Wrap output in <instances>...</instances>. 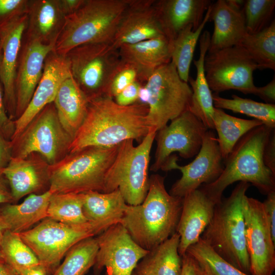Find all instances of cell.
<instances>
[{"label": "cell", "mask_w": 275, "mask_h": 275, "mask_svg": "<svg viewBox=\"0 0 275 275\" xmlns=\"http://www.w3.org/2000/svg\"><path fill=\"white\" fill-rule=\"evenodd\" d=\"M257 64L259 69L275 70V21L260 32L246 34L239 45Z\"/></svg>", "instance_id": "cell-34"}, {"label": "cell", "mask_w": 275, "mask_h": 275, "mask_svg": "<svg viewBox=\"0 0 275 275\" xmlns=\"http://www.w3.org/2000/svg\"><path fill=\"white\" fill-rule=\"evenodd\" d=\"M132 275H141V274H138V273H136L133 272Z\"/></svg>", "instance_id": "cell-57"}, {"label": "cell", "mask_w": 275, "mask_h": 275, "mask_svg": "<svg viewBox=\"0 0 275 275\" xmlns=\"http://www.w3.org/2000/svg\"><path fill=\"white\" fill-rule=\"evenodd\" d=\"M118 50L121 60L136 68L144 84L154 70L171 62L169 42L164 36L124 44Z\"/></svg>", "instance_id": "cell-27"}, {"label": "cell", "mask_w": 275, "mask_h": 275, "mask_svg": "<svg viewBox=\"0 0 275 275\" xmlns=\"http://www.w3.org/2000/svg\"><path fill=\"white\" fill-rule=\"evenodd\" d=\"M1 251L2 258L16 270L40 264L35 254L18 233L4 232Z\"/></svg>", "instance_id": "cell-39"}, {"label": "cell", "mask_w": 275, "mask_h": 275, "mask_svg": "<svg viewBox=\"0 0 275 275\" xmlns=\"http://www.w3.org/2000/svg\"><path fill=\"white\" fill-rule=\"evenodd\" d=\"M262 203L272 239L275 241V191L268 194Z\"/></svg>", "instance_id": "cell-45"}, {"label": "cell", "mask_w": 275, "mask_h": 275, "mask_svg": "<svg viewBox=\"0 0 275 275\" xmlns=\"http://www.w3.org/2000/svg\"><path fill=\"white\" fill-rule=\"evenodd\" d=\"M178 159L176 154H172L160 170H178L181 172V178L172 185L169 192L172 196L181 198L203 184L216 180L224 168L217 138L210 129L205 132L200 150L191 162L182 166L177 163Z\"/></svg>", "instance_id": "cell-13"}, {"label": "cell", "mask_w": 275, "mask_h": 275, "mask_svg": "<svg viewBox=\"0 0 275 275\" xmlns=\"http://www.w3.org/2000/svg\"><path fill=\"white\" fill-rule=\"evenodd\" d=\"M28 15L26 39L55 45L66 17L59 0L30 1Z\"/></svg>", "instance_id": "cell-25"}, {"label": "cell", "mask_w": 275, "mask_h": 275, "mask_svg": "<svg viewBox=\"0 0 275 275\" xmlns=\"http://www.w3.org/2000/svg\"><path fill=\"white\" fill-rule=\"evenodd\" d=\"M274 129L263 124L245 134L224 161L219 177L199 188L215 204L221 201L225 189L237 181L251 184L263 195L275 191V174L263 158L264 148Z\"/></svg>", "instance_id": "cell-3"}, {"label": "cell", "mask_w": 275, "mask_h": 275, "mask_svg": "<svg viewBox=\"0 0 275 275\" xmlns=\"http://www.w3.org/2000/svg\"><path fill=\"white\" fill-rule=\"evenodd\" d=\"M5 231L3 229L1 224H0V258L2 257L1 255V241L2 239V236L3 233Z\"/></svg>", "instance_id": "cell-55"}, {"label": "cell", "mask_w": 275, "mask_h": 275, "mask_svg": "<svg viewBox=\"0 0 275 275\" xmlns=\"http://www.w3.org/2000/svg\"><path fill=\"white\" fill-rule=\"evenodd\" d=\"M263 158L265 166L275 174V131H272L264 148Z\"/></svg>", "instance_id": "cell-47"}, {"label": "cell", "mask_w": 275, "mask_h": 275, "mask_svg": "<svg viewBox=\"0 0 275 275\" xmlns=\"http://www.w3.org/2000/svg\"><path fill=\"white\" fill-rule=\"evenodd\" d=\"M242 210L251 275H272L275 269V241L263 203L245 195Z\"/></svg>", "instance_id": "cell-14"}, {"label": "cell", "mask_w": 275, "mask_h": 275, "mask_svg": "<svg viewBox=\"0 0 275 275\" xmlns=\"http://www.w3.org/2000/svg\"><path fill=\"white\" fill-rule=\"evenodd\" d=\"M149 100V93L145 84H144L140 88L137 102L138 103L147 105Z\"/></svg>", "instance_id": "cell-54"}, {"label": "cell", "mask_w": 275, "mask_h": 275, "mask_svg": "<svg viewBox=\"0 0 275 275\" xmlns=\"http://www.w3.org/2000/svg\"><path fill=\"white\" fill-rule=\"evenodd\" d=\"M143 84L140 81L133 82L116 95L114 100L121 106H128L136 103L139 90Z\"/></svg>", "instance_id": "cell-44"}, {"label": "cell", "mask_w": 275, "mask_h": 275, "mask_svg": "<svg viewBox=\"0 0 275 275\" xmlns=\"http://www.w3.org/2000/svg\"><path fill=\"white\" fill-rule=\"evenodd\" d=\"M85 0H59L61 8L65 15H69L79 9Z\"/></svg>", "instance_id": "cell-51"}, {"label": "cell", "mask_w": 275, "mask_h": 275, "mask_svg": "<svg viewBox=\"0 0 275 275\" xmlns=\"http://www.w3.org/2000/svg\"><path fill=\"white\" fill-rule=\"evenodd\" d=\"M72 140L62 126L52 102L11 140L12 157L24 158L36 153L52 165L69 153Z\"/></svg>", "instance_id": "cell-9"}, {"label": "cell", "mask_w": 275, "mask_h": 275, "mask_svg": "<svg viewBox=\"0 0 275 275\" xmlns=\"http://www.w3.org/2000/svg\"><path fill=\"white\" fill-rule=\"evenodd\" d=\"M145 85L149 93L147 120L149 131L157 132L169 121L188 110L191 88L180 78L171 61L154 70Z\"/></svg>", "instance_id": "cell-11"}, {"label": "cell", "mask_w": 275, "mask_h": 275, "mask_svg": "<svg viewBox=\"0 0 275 275\" xmlns=\"http://www.w3.org/2000/svg\"><path fill=\"white\" fill-rule=\"evenodd\" d=\"M148 112L147 105L121 106L108 96L90 100L69 153L89 146L113 147L130 139L140 143L149 132Z\"/></svg>", "instance_id": "cell-1"}, {"label": "cell", "mask_w": 275, "mask_h": 275, "mask_svg": "<svg viewBox=\"0 0 275 275\" xmlns=\"http://www.w3.org/2000/svg\"><path fill=\"white\" fill-rule=\"evenodd\" d=\"M14 203L8 183L0 171V205Z\"/></svg>", "instance_id": "cell-50"}, {"label": "cell", "mask_w": 275, "mask_h": 275, "mask_svg": "<svg viewBox=\"0 0 275 275\" xmlns=\"http://www.w3.org/2000/svg\"><path fill=\"white\" fill-rule=\"evenodd\" d=\"M274 8V0L244 1L242 10L247 33L255 34L266 27Z\"/></svg>", "instance_id": "cell-40"}, {"label": "cell", "mask_w": 275, "mask_h": 275, "mask_svg": "<svg viewBox=\"0 0 275 275\" xmlns=\"http://www.w3.org/2000/svg\"><path fill=\"white\" fill-rule=\"evenodd\" d=\"M215 205L200 188L183 198L176 231L180 236L178 252L181 257L190 245L199 240L212 218Z\"/></svg>", "instance_id": "cell-22"}, {"label": "cell", "mask_w": 275, "mask_h": 275, "mask_svg": "<svg viewBox=\"0 0 275 275\" xmlns=\"http://www.w3.org/2000/svg\"><path fill=\"white\" fill-rule=\"evenodd\" d=\"M11 157V142L0 133V171L8 164Z\"/></svg>", "instance_id": "cell-49"}, {"label": "cell", "mask_w": 275, "mask_h": 275, "mask_svg": "<svg viewBox=\"0 0 275 275\" xmlns=\"http://www.w3.org/2000/svg\"><path fill=\"white\" fill-rule=\"evenodd\" d=\"M70 75L66 56L52 51L45 60L42 77L29 105L14 121L15 130L12 138L18 134L45 106L53 102L61 84Z\"/></svg>", "instance_id": "cell-21"}, {"label": "cell", "mask_w": 275, "mask_h": 275, "mask_svg": "<svg viewBox=\"0 0 275 275\" xmlns=\"http://www.w3.org/2000/svg\"><path fill=\"white\" fill-rule=\"evenodd\" d=\"M48 189L40 194H30L20 204L0 205V224L4 231L21 233L47 218L50 198Z\"/></svg>", "instance_id": "cell-26"}, {"label": "cell", "mask_w": 275, "mask_h": 275, "mask_svg": "<svg viewBox=\"0 0 275 275\" xmlns=\"http://www.w3.org/2000/svg\"><path fill=\"white\" fill-rule=\"evenodd\" d=\"M204 66L207 83L214 93L235 90L256 95L258 87L254 82L253 73L259 67L242 46L208 52Z\"/></svg>", "instance_id": "cell-12"}, {"label": "cell", "mask_w": 275, "mask_h": 275, "mask_svg": "<svg viewBox=\"0 0 275 275\" xmlns=\"http://www.w3.org/2000/svg\"><path fill=\"white\" fill-rule=\"evenodd\" d=\"M183 198L168 193L164 177L153 174L143 202L127 204L120 223L141 248L151 251L176 231L181 213Z\"/></svg>", "instance_id": "cell-2"}, {"label": "cell", "mask_w": 275, "mask_h": 275, "mask_svg": "<svg viewBox=\"0 0 275 275\" xmlns=\"http://www.w3.org/2000/svg\"><path fill=\"white\" fill-rule=\"evenodd\" d=\"M98 250L96 237L82 240L68 251L52 275H86L95 263Z\"/></svg>", "instance_id": "cell-35"}, {"label": "cell", "mask_w": 275, "mask_h": 275, "mask_svg": "<svg viewBox=\"0 0 275 275\" xmlns=\"http://www.w3.org/2000/svg\"><path fill=\"white\" fill-rule=\"evenodd\" d=\"M180 236L175 232L144 257L133 272L141 275H181L182 257L178 252Z\"/></svg>", "instance_id": "cell-31"}, {"label": "cell", "mask_w": 275, "mask_h": 275, "mask_svg": "<svg viewBox=\"0 0 275 275\" xmlns=\"http://www.w3.org/2000/svg\"><path fill=\"white\" fill-rule=\"evenodd\" d=\"M156 132L150 131L139 144L127 140L118 146L116 156L105 177L103 193L118 189L126 203L141 204L147 194L150 152Z\"/></svg>", "instance_id": "cell-7"}, {"label": "cell", "mask_w": 275, "mask_h": 275, "mask_svg": "<svg viewBox=\"0 0 275 275\" xmlns=\"http://www.w3.org/2000/svg\"><path fill=\"white\" fill-rule=\"evenodd\" d=\"M1 85L0 81V133L5 139L10 141L14 134L15 127L14 121L7 114Z\"/></svg>", "instance_id": "cell-43"}, {"label": "cell", "mask_w": 275, "mask_h": 275, "mask_svg": "<svg viewBox=\"0 0 275 275\" xmlns=\"http://www.w3.org/2000/svg\"><path fill=\"white\" fill-rule=\"evenodd\" d=\"M135 81L142 82L136 68L133 65L121 60V62L111 82L109 97L114 98L125 88Z\"/></svg>", "instance_id": "cell-41"}, {"label": "cell", "mask_w": 275, "mask_h": 275, "mask_svg": "<svg viewBox=\"0 0 275 275\" xmlns=\"http://www.w3.org/2000/svg\"><path fill=\"white\" fill-rule=\"evenodd\" d=\"M83 194V212L88 222L104 231L121 222L127 204L118 189L107 193L90 191Z\"/></svg>", "instance_id": "cell-30"}, {"label": "cell", "mask_w": 275, "mask_h": 275, "mask_svg": "<svg viewBox=\"0 0 275 275\" xmlns=\"http://www.w3.org/2000/svg\"><path fill=\"white\" fill-rule=\"evenodd\" d=\"M211 5L207 9L199 26L193 31L189 25L182 30L176 37L169 42L171 61L174 64L180 78L188 82L189 69L197 43L202 30L209 20Z\"/></svg>", "instance_id": "cell-32"}, {"label": "cell", "mask_w": 275, "mask_h": 275, "mask_svg": "<svg viewBox=\"0 0 275 275\" xmlns=\"http://www.w3.org/2000/svg\"><path fill=\"white\" fill-rule=\"evenodd\" d=\"M1 53H2V50H1V42H0V61H1Z\"/></svg>", "instance_id": "cell-56"}, {"label": "cell", "mask_w": 275, "mask_h": 275, "mask_svg": "<svg viewBox=\"0 0 275 275\" xmlns=\"http://www.w3.org/2000/svg\"><path fill=\"white\" fill-rule=\"evenodd\" d=\"M0 275H19L17 270L7 263L2 257L0 258Z\"/></svg>", "instance_id": "cell-53"}, {"label": "cell", "mask_w": 275, "mask_h": 275, "mask_svg": "<svg viewBox=\"0 0 275 275\" xmlns=\"http://www.w3.org/2000/svg\"><path fill=\"white\" fill-rule=\"evenodd\" d=\"M208 130L189 110H186L157 131L156 148L150 170L157 172L173 152L183 158L196 156L201 148L205 132Z\"/></svg>", "instance_id": "cell-16"}, {"label": "cell", "mask_w": 275, "mask_h": 275, "mask_svg": "<svg viewBox=\"0 0 275 275\" xmlns=\"http://www.w3.org/2000/svg\"><path fill=\"white\" fill-rule=\"evenodd\" d=\"M54 47L53 44L25 39L19 54L15 80V120L29 105L42 77L45 60Z\"/></svg>", "instance_id": "cell-19"}, {"label": "cell", "mask_w": 275, "mask_h": 275, "mask_svg": "<svg viewBox=\"0 0 275 275\" xmlns=\"http://www.w3.org/2000/svg\"><path fill=\"white\" fill-rule=\"evenodd\" d=\"M84 194H53L49 200L47 218L70 225L88 223L82 209Z\"/></svg>", "instance_id": "cell-37"}, {"label": "cell", "mask_w": 275, "mask_h": 275, "mask_svg": "<svg viewBox=\"0 0 275 275\" xmlns=\"http://www.w3.org/2000/svg\"><path fill=\"white\" fill-rule=\"evenodd\" d=\"M96 238L98 250L93 266L95 275H99L104 268V275H132L139 262L149 252L132 239L120 223Z\"/></svg>", "instance_id": "cell-15"}, {"label": "cell", "mask_w": 275, "mask_h": 275, "mask_svg": "<svg viewBox=\"0 0 275 275\" xmlns=\"http://www.w3.org/2000/svg\"><path fill=\"white\" fill-rule=\"evenodd\" d=\"M186 252L197 261L205 275H250L221 258L201 238Z\"/></svg>", "instance_id": "cell-38"}, {"label": "cell", "mask_w": 275, "mask_h": 275, "mask_svg": "<svg viewBox=\"0 0 275 275\" xmlns=\"http://www.w3.org/2000/svg\"><path fill=\"white\" fill-rule=\"evenodd\" d=\"M118 146L87 147L49 165V189L53 194L103 193L105 175L116 156Z\"/></svg>", "instance_id": "cell-6"}, {"label": "cell", "mask_w": 275, "mask_h": 275, "mask_svg": "<svg viewBox=\"0 0 275 275\" xmlns=\"http://www.w3.org/2000/svg\"><path fill=\"white\" fill-rule=\"evenodd\" d=\"M211 20L214 30L208 52L239 45L247 34L242 9L234 7L227 0H218L211 5Z\"/></svg>", "instance_id": "cell-24"}, {"label": "cell", "mask_w": 275, "mask_h": 275, "mask_svg": "<svg viewBox=\"0 0 275 275\" xmlns=\"http://www.w3.org/2000/svg\"><path fill=\"white\" fill-rule=\"evenodd\" d=\"M65 56L72 77L89 101L109 97L111 82L121 62L119 50L111 42L82 44Z\"/></svg>", "instance_id": "cell-8"}, {"label": "cell", "mask_w": 275, "mask_h": 275, "mask_svg": "<svg viewBox=\"0 0 275 275\" xmlns=\"http://www.w3.org/2000/svg\"><path fill=\"white\" fill-rule=\"evenodd\" d=\"M103 231L90 222L70 225L46 218L35 227L18 233L44 267L47 275H50L72 246Z\"/></svg>", "instance_id": "cell-10"}, {"label": "cell", "mask_w": 275, "mask_h": 275, "mask_svg": "<svg viewBox=\"0 0 275 275\" xmlns=\"http://www.w3.org/2000/svg\"><path fill=\"white\" fill-rule=\"evenodd\" d=\"M155 0H128L111 43L117 49L124 44L164 36L154 6Z\"/></svg>", "instance_id": "cell-18"}, {"label": "cell", "mask_w": 275, "mask_h": 275, "mask_svg": "<svg viewBox=\"0 0 275 275\" xmlns=\"http://www.w3.org/2000/svg\"><path fill=\"white\" fill-rule=\"evenodd\" d=\"M256 95L264 100L267 103L274 104L275 101L274 77L266 85L258 87Z\"/></svg>", "instance_id": "cell-48"}, {"label": "cell", "mask_w": 275, "mask_h": 275, "mask_svg": "<svg viewBox=\"0 0 275 275\" xmlns=\"http://www.w3.org/2000/svg\"><path fill=\"white\" fill-rule=\"evenodd\" d=\"M213 124L217 133L218 145L224 162L241 137L263 123L255 119L237 118L226 113L222 109L215 108Z\"/></svg>", "instance_id": "cell-33"}, {"label": "cell", "mask_w": 275, "mask_h": 275, "mask_svg": "<svg viewBox=\"0 0 275 275\" xmlns=\"http://www.w3.org/2000/svg\"><path fill=\"white\" fill-rule=\"evenodd\" d=\"M19 275H47L44 267L40 263L36 265L23 267L17 270Z\"/></svg>", "instance_id": "cell-52"}, {"label": "cell", "mask_w": 275, "mask_h": 275, "mask_svg": "<svg viewBox=\"0 0 275 275\" xmlns=\"http://www.w3.org/2000/svg\"><path fill=\"white\" fill-rule=\"evenodd\" d=\"M30 1L0 0V26L28 13Z\"/></svg>", "instance_id": "cell-42"}, {"label": "cell", "mask_w": 275, "mask_h": 275, "mask_svg": "<svg viewBox=\"0 0 275 275\" xmlns=\"http://www.w3.org/2000/svg\"><path fill=\"white\" fill-rule=\"evenodd\" d=\"M250 185L239 182L229 197L215 205L212 218L200 237L221 258L250 275L242 202Z\"/></svg>", "instance_id": "cell-4"}, {"label": "cell", "mask_w": 275, "mask_h": 275, "mask_svg": "<svg viewBox=\"0 0 275 275\" xmlns=\"http://www.w3.org/2000/svg\"><path fill=\"white\" fill-rule=\"evenodd\" d=\"M215 108L230 110L246 115L261 121L264 125L275 128V104L255 101L233 94L231 99L222 97L218 93H212Z\"/></svg>", "instance_id": "cell-36"}, {"label": "cell", "mask_w": 275, "mask_h": 275, "mask_svg": "<svg viewBox=\"0 0 275 275\" xmlns=\"http://www.w3.org/2000/svg\"><path fill=\"white\" fill-rule=\"evenodd\" d=\"M128 4V0H85L79 9L66 16L53 51L65 56L82 44L111 43Z\"/></svg>", "instance_id": "cell-5"}, {"label": "cell", "mask_w": 275, "mask_h": 275, "mask_svg": "<svg viewBox=\"0 0 275 275\" xmlns=\"http://www.w3.org/2000/svg\"><path fill=\"white\" fill-rule=\"evenodd\" d=\"M89 101L71 75L61 84L53 103L62 126L73 139L85 120Z\"/></svg>", "instance_id": "cell-29"}, {"label": "cell", "mask_w": 275, "mask_h": 275, "mask_svg": "<svg viewBox=\"0 0 275 275\" xmlns=\"http://www.w3.org/2000/svg\"><path fill=\"white\" fill-rule=\"evenodd\" d=\"M49 166L46 160L36 153L24 158L11 157L1 171L8 183L14 203L26 195L49 189Z\"/></svg>", "instance_id": "cell-20"}, {"label": "cell", "mask_w": 275, "mask_h": 275, "mask_svg": "<svg viewBox=\"0 0 275 275\" xmlns=\"http://www.w3.org/2000/svg\"><path fill=\"white\" fill-rule=\"evenodd\" d=\"M211 35L205 31L199 38L200 54L197 60H194L197 75L195 79L189 76L188 82L190 85L192 95L188 110L197 117L208 129H214L213 117L214 108L212 93L206 78L204 60L208 52Z\"/></svg>", "instance_id": "cell-28"}, {"label": "cell", "mask_w": 275, "mask_h": 275, "mask_svg": "<svg viewBox=\"0 0 275 275\" xmlns=\"http://www.w3.org/2000/svg\"><path fill=\"white\" fill-rule=\"evenodd\" d=\"M28 20V13L0 26L1 58L0 81L9 117L15 120L16 107L15 80L23 36Z\"/></svg>", "instance_id": "cell-17"}, {"label": "cell", "mask_w": 275, "mask_h": 275, "mask_svg": "<svg viewBox=\"0 0 275 275\" xmlns=\"http://www.w3.org/2000/svg\"><path fill=\"white\" fill-rule=\"evenodd\" d=\"M181 257V275H205L197 261L190 254L186 252Z\"/></svg>", "instance_id": "cell-46"}, {"label": "cell", "mask_w": 275, "mask_h": 275, "mask_svg": "<svg viewBox=\"0 0 275 275\" xmlns=\"http://www.w3.org/2000/svg\"><path fill=\"white\" fill-rule=\"evenodd\" d=\"M211 5L210 0H159L154 3L162 30L169 42L189 25L195 31Z\"/></svg>", "instance_id": "cell-23"}]
</instances>
